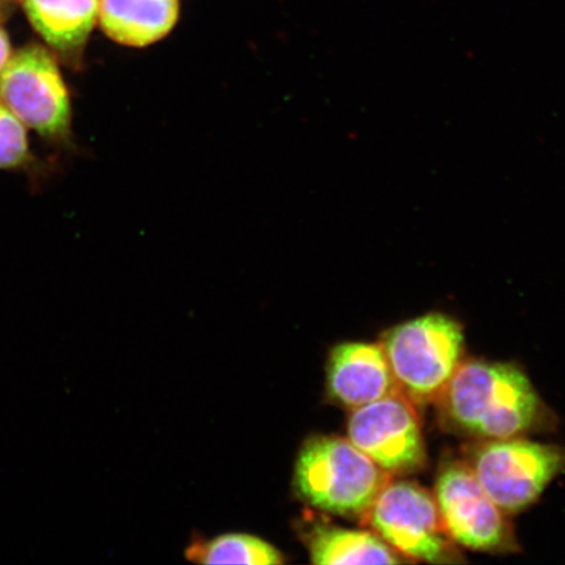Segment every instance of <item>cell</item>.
<instances>
[{"mask_svg": "<svg viewBox=\"0 0 565 565\" xmlns=\"http://www.w3.org/2000/svg\"><path fill=\"white\" fill-rule=\"evenodd\" d=\"M441 397L457 426L491 440L526 433L540 412L539 395L526 374L503 363H459Z\"/></svg>", "mask_w": 565, "mask_h": 565, "instance_id": "obj_1", "label": "cell"}, {"mask_svg": "<svg viewBox=\"0 0 565 565\" xmlns=\"http://www.w3.org/2000/svg\"><path fill=\"white\" fill-rule=\"evenodd\" d=\"M295 482L310 505L331 513L359 515L370 511L386 484V477L350 440L324 436L303 445Z\"/></svg>", "mask_w": 565, "mask_h": 565, "instance_id": "obj_2", "label": "cell"}, {"mask_svg": "<svg viewBox=\"0 0 565 565\" xmlns=\"http://www.w3.org/2000/svg\"><path fill=\"white\" fill-rule=\"evenodd\" d=\"M383 348L397 384L415 401L443 394L461 362L463 333L443 313H429L388 330Z\"/></svg>", "mask_w": 565, "mask_h": 565, "instance_id": "obj_3", "label": "cell"}, {"mask_svg": "<svg viewBox=\"0 0 565 565\" xmlns=\"http://www.w3.org/2000/svg\"><path fill=\"white\" fill-rule=\"evenodd\" d=\"M564 466L562 449L513 437L483 445L471 469L493 503L515 513L534 503Z\"/></svg>", "mask_w": 565, "mask_h": 565, "instance_id": "obj_4", "label": "cell"}, {"mask_svg": "<svg viewBox=\"0 0 565 565\" xmlns=\"http://www.w3.org/2000/svg\"><path fill=\"white\" fill-rule=\"evenodd\" d=\"M0 102L21 124L41 136L61 138L68 130L71 106L66 84L44 47L31 45L11 55L0 73Z\"/></svg>", "mask_w": 565, "mask_h": 565, "instance_id": "obj_5", "label": "cell"}, {"mask_svg": "<svg viewBox=\"0 0 565 565\" xmlns=\"http://www.w3.org/2000/svg\"><path fill=\"white\" fill-rule=\"evenodd\" d=\"M366 513L381 539L401 554L428 563L451 562L439 508L423 487L386 483Z\"/></svg>", "mask_w": 565, "mask_h": 565, "instance_id": "obj_6", "label": "cell"}, {"mask_svg": "<svg viewBox=\"0 0 565 565\" xmlns=\"http://www.w3.org/2000/svg\"><path fill=\"white\" fill-rule=\"evenodd\" d=\"M349 440L391 475L412 472L426 461L418 416L395 392L352 413Z\"/></svg>", "mask_w": 565, "mask_h": 565, "instance_id": "obj_7", "label": "cell"}, {"mask_svg": "<svg viewBox=\"0 0 565 565\" xmlns=\"http://www.w3.org/2000/svg\"><path fill=\"white\" fill-rule=\"evenodd\" d=\"M435 500L445 532L465 547L492 551L510 540L503 511L465 463H449L437 478Z\"/></svg>", "mask_w": 565, "mask_h": 565, "instance_id": "obj_8", "label": "cell"}, {"mask_svg": "<svg viewBox=\"0 0 565 565\" xmlns=\"http://www.w3.org/2000/svg\"><path fill=\"white\" fill-rule=\"evenodd\" d=\"M328 385L331 397L358 408L394 393L397 384L381 345L351 342L331 351Z\"/></svg>", "mask_w": 565, "mask_h": 565, "instance_id": "obj_9", "label": "cell"}, {"mask_svg": "<svg viewBox=\"0 0 565 565\" xmlns=\"http://www.w3.org/2000/svg\"><path fill=\"white\" fill-rule=\"evenodd\" d=\"M180 17V0H100L103 31L118 44L145 47L171 33Z\"/></svg>", "mask_w": 565, "mask_h": 565, "instance_id": "obj_10", "label": "cell"}, {"mask_svg": "<svg viewBox=\"0 0 565 565\" xmlns=\"http://www.w3.org/2000/svg\"><path fill=\"white\" fill-rule=\"evenodd\" d=\"M34 30L60 53L82 52L98 19L100 0H21Z\"/></svg>", "mask_w": 565, "mask_h": 565, "instance_id": "obj_11", "label": "cell"}, {"mask_svg": "<svg viewBox=\"0 0 565 565\" xmlns=\"http://www.w3.org/2000/svg\"><path fill=\"white\" fill-rule=\"evenodd\" d=\"M310 559L321 565L397 564L404 561L380 535L362 530L318 526L309 536Z\"/></svg>", "mask_w": 565, "mask_h": 565, "instance_id": "obj_12", "label": "cell"}, {"mask_svg": "<svg viewBox=\"0 0 565 565\" xmlns=\"http://www.w3.org/2000/svg\"><path fill=\"white\" fill-rule=\"evenodd\" d=\"M188 559L201 564H281L277 548L257 536L225 534L216 539L195 543L188 550Z\"/></svg>", "mask_w": 565, "mask_h": 565, "instance_id": "obj_13", "label": "cell"}, {"mask_svg": "<svg viewBox=\"0 0 565 565\" xmlns=\"http://www.w3.org/2000/svg\"><path fill=\"white\" fill-rule=\"evenodd\" d=\"M28 158L25 126L0 102V168H13Z\"/></svg>", "mask_w": 565, "mask_h": 565, "instance_id": "obj_14", "label": "cell"}, {"mask_svg": "<svg viewBox=\"0 0 565 565\" xmlns=\"http://www.w3.org/2000/svg\"><path fill=\"white\" fill-rule=\"evenodd\" d=\"M11 58V47L9 35L0 28V73H2L7 62Z\"/></svg>", "mask_w": 565, "mask_h": 565, "instance_id": "obj_15", "label": "cell"}]
</instances>
